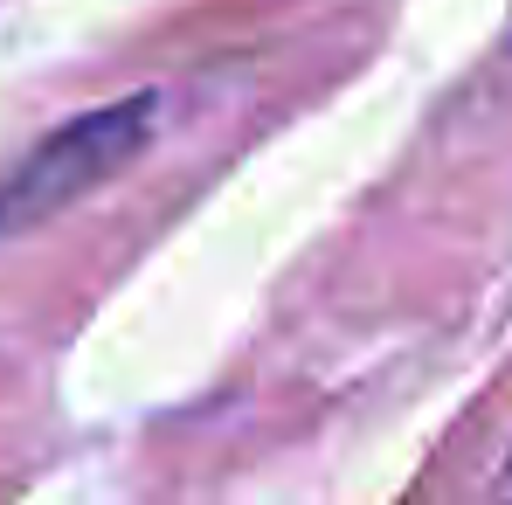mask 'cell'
<instances>
[{
  "mask_svg": "<svg viewBox=\"0 0 512 505\" xmlns=\"http://www.w3.org/2000/svg\"><path fill=\"white\" fill-rule=\"evenodd\" d=\"M146 132H153V97H125V104H104V111H90L77 125H63L56 139H42L0 187V236L35 229L56 208L84 201L104 173H118L146 146Z\"/></svg>",
  "mask_w": 512,
  "mask_h": 505,
  "instance_id": "6da1fadb",
  "label": "cell"
}]
</instances>
